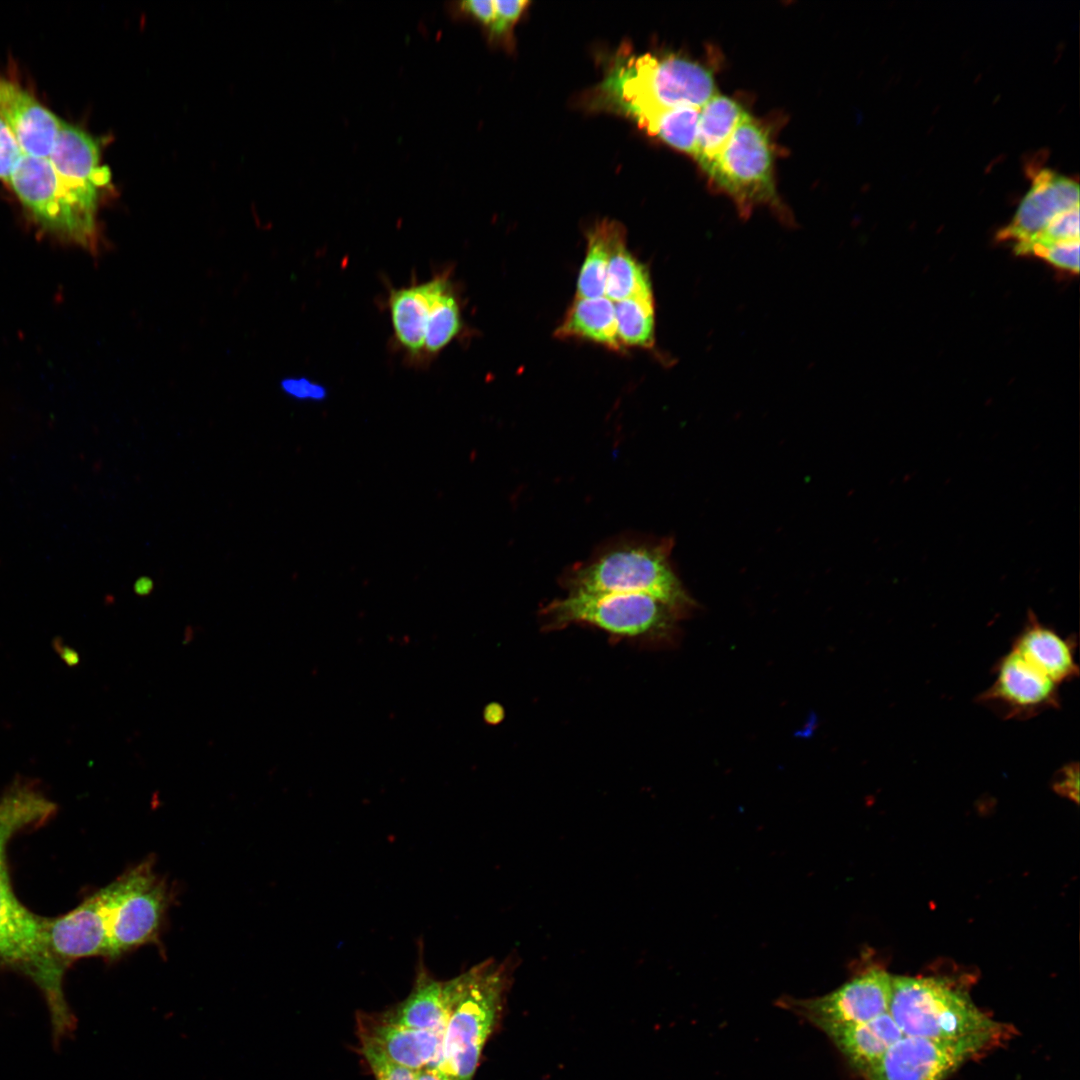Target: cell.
<instances>
[{
  "label": "cell",
  "mask_w": 1080,
  "mask_h": 1080,
  "mask_svg": "<svg viewBox=\"0 0 1080 1080\" xmlns=\"http://www.w3.org/2000/svg\"><path fill=\"white\" fill-rule=\"evenodd\" d=\"M56 809L39 786L26 778L15 779L0 796V966L29 976L43 990L52 1012L66 1008L65 970L49 951L46 918L27 909L14 893L7 848L15 835L45 823Z\"/></svg>",
  "instance_id": "cell-1"
},
{
  "label": "cell",
  "mask_w": 1080,
  "mask_h": 1080,
  "mask_svg": "<svg viewBox=\"0 0 1080 1080\" xmlns=\"http://www.w3.org/2000/svg\"><path fill=\"white\" fill-rule=\"evenodd\" d=\"M671 537L625 534L601 544L562 575L568 592L643 593L668 606L678 617L696 607L671 561Z\"/></svg>",
  "instance_id": "cell-2"
},
{
  "label": "cell",
  "mask_w": 1080,
  "mask_h": 1080,
  "mask_svg": "<svg viewBox=\"0 0 1080 1080\" xmlns=\"http://www.w3.org/2000/svg\"><path fill=\"white\" fill-rule=\"evenodd\" d=\"M713 76L690 60L651 54H617L590 96L593 108L629 114L639 109L701 108L716 95Z\"/></svg>",
  "instance_id": "cell-3"
},
{
  "label": "cell",
  "mask_w": 1080,
  "mask_h": 1080,
  "mask_svg": "<svg viewBox=\"0 0 1080 1080\" xmlns=\"http://www.w3.org/2000/svg\"><path fill=\"white\" fill-rule=\"evenodd\" d=\"M512 960L487 959L459 974L436 1068L446 1080H472L511 984Z\"/></svg>",
  "instance_id": "cell-4"
},
{
  "label": "cell",
  "mask_w": 1080,
  "mask_h": 1080,
  "mask_svg": "<svg viewBox=\"0 0 1080 1080\" xmlns=\"http://www.w3.org/2000/svg\"><path fill=\"white\" fill-rule=\"evenodd\" d=\"M888 1012L905 1036L958 1040L1000 1032L969 997L935 978L892 976Z\"/></svg>",
  "instance_id": "cell-5"
},
{
  "label": "cell",
  "mask_w": 1080,
  "mask_h": 1080,
  "mask_svg": "<svg viewBox=\"0 0 1080 1080\" xmlns=\"http://www.w3.org/2000/svg\"><path fill=\"white\" fill-rule=\"evenodd\" d=\"M105 914L109 959L159 942L170 903L168 887L150 860L97 891Z\"/></svg>",
  "instance_id": "cell-6"
},
{
  "label": "cell",
  "mask_w": 1080,
  "mask_h": 1080,
  "mask_svg": "<svg viewBox=\"0 0 1080 1080\" xmlns=\"http://www.w3.org/2000/svg\"><path fill=\"white\" fill-rule=\"evenodd\" d=\"M545 624L561 628L587 624L622 637H663L678 616L664 603L643 593L574 591L542 610Z\"/></svg>",
  "instance_id": "cell-7"
},
{
  "label": "cell",
  "mask_w": 1080,
  "mask_h": 1080,
  "mask_svg": "<svg viewBox=\"0 0 1080 1080\" xmlns=\"http://www.w3.org/2000/svg\"><path fill=\"white\" fill-rule=\"evenodd\" d=\"M8 185L44 228L84 247H95L99 205L66 184L48 158L23 154Z\"/></svg>",
  "instance_id": "cell-8"
},
{
  "label": "cell",
  "mask_w": 1080,
  "mask_h": 1080,
  "mask_svg": "<svg viewBox=\"0 0 1080 1080\" xmlns=\"http://www.w3.org/2000/svg\"><path fill=\"white\" fill-rule=\"evenodd\" d=\"M746 218L763 205L786 218L777 196L773 155L766 130L748 113L725 147L704 170Z\"/></svg>",
  "instance_id": "cell-9"
},
{
  "label": "cell",
  "mask_w": 1080,
  "mask_h": 1080,
  "mask_svg": "<svg viewBox=\"0 0 1080 1080\" xmlns=\"http://www.w3.org/2000/svg\"><path fill=\"white\" fill-rule=\"evenodd\" d=\"M995 1036L932 1040L904 1035L863 1074L867 1080H944Z\"/></svg>",
  "instance_id": "cell-10"
},
{
  "label": "cell",
  "mask_w": 1080,
  "mask_h": 1080,
  "mask_svg": "<svg viewBox=\"0 0 1080 1080\" xmlns=\"http://www.w3.org/2000/svg\"><path fill=\"white\" fill-rule=\"evenodd\" d=\"M892 976L879 968L854 976L838 989L814 998H785L787 1008L823 1032L865 1023L889 1011Z\"/></svg>",
  "instance_id": "cell-11"
},
{
  "label": "cell",
  "mask_w": 1080,
  "mask_h": 1080,
  "mask_svg": "<svg viewBox=\"0 0 1080 1080\" xmlns=\"http://www.w3.org/2000/svg\"><path fill=\"white\" fill-rule=\"evenodd\" d=\"M992 685L979 701L1006 718L1026 719L1058 704V684L1013 648L996 666Z\"/></svg>",
  "instance_id": "cell-12"
},
{
  "label": "cell",
  "mask_w": 1080,
  "mask_h": 1080,
  "mask_svg": "<svg viewBox=\"0 0 1080 1080\" xmlns=\"http://www.w3.org/2000/svg\"><path fill=\"white\" fill-rule=\"evenodd\" d=\"M1079 206V186L1050 169L1040 170L1008 225L998 231L999 241L1025 243L1037 237L1059 214Z\"/></svg>",
  "instance_id": "cell-13"
},
{
  "label": "cell",
  "mask_w": 1080,
  "mask_h": 1080,
  "mask_svg": "<svg viewBox=\"0 0 1080 1080\" xmlns=\"http://www.w3.org/2000/svg\"><path fill=\"white\" fill-rule=\"evenodd\" d=\"M49 951L65 970L85 957H109L105 915L98 893L87 897L72 911L45 920Z\"/></svg>",
  "instance_id": "cell-14"
},
{
  "label": "cell",
  "mask_w": 1080,
  "mask_h": 1080,
  "mask_svg": "<svg viewBox=\"0 0 1080 1080\" xmlns=\"http://www.w3.org/2000/svg\"><path fill=\"white\" fill-rule=\"evenodd\" d=\"M58 176L82 197L99 205L111 174L101 165L100 149L87 132L61 120L48 157Z\"/></svg>",
  "instance_id": "cell-15"
},
{
  "label": "cell",
  "mask_w": 1080,
  "mask_h": 1080,
  "mask_svg": "<svg viewBox=\"0 0 1080 1080\" xmlns=\"http://www.w3.org/2000/svg\"><path fill=\"white\" fill-rule=\"evenodd\" d=\"M357 1031L361 1044L413 1071L436 1067L440 1060L442 1033L405 1027L368 1013L357 1016Z\"/></svg>",
  "instance_id": "cell-16"
},
{
  "label": "cell",
  "mask_w": 1080,
  "mask_h": 1080,
  "mask_svg": "<svg viewBox=\"0 0 1080 1080\" xmlns=\"http://www.w3.org/2000/svg\"><path fill=\"white\" fill-rule=\"evenodd\" d=\"M0 118L24 154L48 158L61 119L16 82L0 76Z\"/></svg>",
  "instance_id": "cell-17"
},
{
  "label": "cell",
  "mask_w": 1080,
  "mask_h": 1080,
  "mask_svg": "<svg viewBox=\"0 0 1080 1080\" xmlns=\"http://www.w3.org/2000/svg\"><path fill=\"white\" fill-rule=\"evenodd\" d=\"M419 952L412 990L404 1000L379 1016L394 1024L443 1034L457 999L459 976L446 981L434 978L425 966L423 951Z\"/></svg>",
  "instance_id": "cell-18"
},
{
  "label": "cell",
  "mask_w": 1080,
  "mask_h": 1080,
  "mask_svg": "<svg viewBox=\"0 0 1080 1080\" xmlns=\"http://www.w3.org/2000/svg\"><path fill=\"white\" fill-rule=\"evenodd\" d=\"M1012 648L1058 685L1078 675L1072 641L1041 624L1033 614Z\"/></svg>",
  "instance_id": "cell-19"
},
{
  "label": "cell",
  "mask_w": 1080,
  "mask_h": 1080,
  "mask_svg": "<svg viewBox=\"0 0 1080 1080\" xmlns=\"http://www.w3.org/2000/svg\"><path fill=\"white\" fill-rule=\"evenodd\" d=\"M859 1071L872 1066L895 1041L904 1036L889 1012L865 1023L824 1031Z\"/></svg>",
  "instance_id": "cell-20"
},
{
  "label": "cell",
  "mask_w": 1080,
  "mask_h": 1080,
  "mask_svg": "<svg viewBox=\"0 0 1080 1080\" xmlns=\"http://www.w3.org/2000/svg\"><path fill=\"white\" fill-rule=\"evenodd\" d=\"M746 114L739 103L718 93L700 108L694 158L704 170L719 155Z\"/></svg>",
  "instance_id": "cell-21"
},
{
  "label": "cell",
  "mask_w": 1080,
  "mask_h": 1080,
  "mask_svg": "<svg viewBox=\"0 0 1080 1080\" xmlns=\"http://www.w3.org/2000/svg\"><path fill=\"white\" fill-rule=\"evenodd\" d=\"M556 336L578 337L620 350L614 303L606 296L576 298L555 332Z\"/></svg>",
  "instance_id": "cell-22"
},
{
  "label": "cell",
  "mask_w": 1080,
  "mask_h": 1080,
  "mask_svg": "<svg viewBox=\"0 0 1080 1080\" xmlns=\"http://www.w3.org/2000/svg\"><path fill=\"white\" fill-rule=\"evenodd\" d=\"M428 281L391 289L388 305L395 337L411 357L424 353V333L429 309Z\"/></svg>",
  "instance_id": "cell-23"
},
{
  "label": "cell",
  "mask_w": 1080,
  "mask_h": 1080,
  "mask_svg": "<svg viewBox=\"0 0 1080 1080\" xmlns=\"http://www.w3.org/2000/svg\"><path fill=\"white\" fill-rule=\"evenodd\" d=\"M700 108L681 106L663 109H639L627 116L648 134L694 157Z\"/></svg>",
  "instance_id": "cell-24"
},
{
  "label": "cell",
  "mask_w": 1080,
  "mask_h": 1080,
  "mask_svg": "<svg viewBox=\"0 0 1080 1080\" xmlns=\"http://www.w3.org/2000/svg\"><path fill=\"white\" fill-rule=\"evenodd\" d=\"M624 238L622 225L615 221L603 220L589 231L586 256L577 280L576 298L604 296L606 270L611 253Z\"/></svg>",
  "instance_id": "cell-25"
},
{
  "label": "cell",
  "mask_w": 1080,
  "mask_h": 1080,
  "mask_svg": "<svg viewBox=\"0 0 1080 1080\" xmlns=\"http://www.w3.org/2000/svg\"><path fill=\"white\" fill-rule=\"evenodd\" d=\"M429 309L424 333V352L434 355L446 347L462 327L459 303L447 275L428 281Z\"/></svg>",
  "instance_id": "cell-26"
},
{
  "label": "cell",
  "mask_w": 1080,
  "mask_h": 1080,
  "mask_svg": "<svg viewBox=\"0 0 1080 1080\" xmlns=\"http://www.w3.org/2000/svg\"><path fill=\"white\" fill-rule=\"evenodd\" d=\"M653 295L647 268L626 248L625 238L611 253L606 270L604 296L618 302L635 296Z\"/></svg>",
  "instance_id": "cell-27"
},
{
  "label": "cell",
  "mask_w": 1080,
  "mask_h": 1080,
  "mask_svg": "<svg viewBox=\"0 0 1080 1080\" xmlns=\"http://www.w3.org/2000/svg\"><path fill=\"white\" fill-rule=\"evenodd\" d=\"M617 338L622 345L651 348L655 343L653 295L635 296L614 304Z\"/></svg>",
  "instance_id": "cell-28"
},
{
  "label": "cell",
  "mask_w": 1080,
  "mask_h": 1080,
  "mask_svg": "<svg viewBox=\"0 0 1080 1080\" xmlns=\"http://www.w3.org/2000/svg\"><path fill=\"white\" fill-rule=\"evenodd\" d=\"M1074 239H1079V206L1059 214L1037 237L1031 241L1013 245V250L1015 254L1020 255L1030 246H1046Z\"/></svg>",
  "instance_id": "cell-29"
},
{
  "label": "cell",
  "mask_w": 1080,
  "mask_h": 1080,
  "mask_svg": "<svg viewBox=\"0 0 1080 1080\" xmlns=\"http://www.w3.org/2000/svg\"><path fill=\"white\" fill-rule=\"evenodd\" d=\"M1020 255H1034L1062 270L1074 273L1079 271V239L1061 241L1046 246H1030L1024 249Z\"/></svg>",
  "instance_id": "cell-30"
},
{
  "label": "cell",
  "mask_w": 1080,
  "mask_h": 1080,
  "mask_svg": "<svg viewBox=\"0 0 1080 1080\" xmlns=\"http://www.w3.org/2000/svg\"><path fill=\"white\" fill-rule=\"evenodd\" d=\"M361 1052L375 1080H414L416 1071L391 1061L377 1049L361 1044Z\"/></svg>",
  "instance_id": "cell-31"
},
{
  "label": "cell",
  "mask_w": 1080,
  "mask_h": 1080,
  "mask_svg": "<svg viewBox=\"0 0 1080 1080\" xmlns=\"http://www.w3.org/2000/svg\"><path fill=\"white\" fill-rule=\"evenodd\" d=\"M493 4L494 20L489 30L492 35L499 37L510 32L529 2L526 0H493Z\"/></svg>",
  "instance_id": "cell-32"
},
{
  "label": "cell",
  "mask_w": 1080,
  "mask_h": 1080,
  "mask_svg": "<svg viewBox=\"0 0 1080 1080\" xmlns=\"http://www.w3.org/2000/svg\"><path fill=\"white\" fill-rule=\"evenodd\" d=\"M16 138L6 123L0 118V180L4 183L9 179L23 155Z\"/></svg>",
  "instance_id": "cell-33"
},
{
  "label": "cell",
  "mask_w": 1080,
  "mask_h": 1080,
  "mask_svg": "<svg viewBox=\"0 0 1080 1080\" xmlns=\"http://www.w3.org/2000/svg\"><path fill=\"white\" fill-rule=\"evenodd\" d=\"M282 390L296 400L320 402L327 398L325 386L305 377L286 378L281 382Z\"/></svg>",
  "instance_id": "cell-34"
},
{
  "label": "cell",
  "mask_w": 1080,
  "mask_h": 1080,
  "mask_svg": "<svg viewBox=\"0 0 1080 1080\" xmlns=\"http://www.w3.org/2000/svg\"><path fill=\"white\" fill-rule=\"evenodd\" d=\"M460 9L472 16L488 28L494 20V4L492 0H468L460 3Z\"/></svg>",
  "instance_id": "cell-35"
},
{
  "label": "cell",
  "mask_w": 1080,
  "mask_h": 1080,
  "mask_svg": "<svg viewBox=\"0 0 1080 1080\" xmlns=\"http://www.w3.org/2000/svg\"><path fill=\"white\" fill-rule=\"evenodd\" d=\"M1062 773L1063 774L1061 775L1059 781H1057V783H1056L1057 790L1059 792H1064L1066 795H1069L1070 797H1072V791L1073 790H1074V792L1076 794H1078L1077 793V791H1078V768H1077V766L1075 768H1073L1072 765L1067 766V767H1065L1063 769Z\"/></svg>",
  "instance_id": "cell-36"
},
{
  "label": "cell",
  "mask_w": 1080,
  "mask_h": 1080,
  "mask_svg": "<svg viewBox=\"0 0 1080 1080\" xmlns=\"http://www.w3.org/2000/svg\"><path fill=\"white\" fill-rule=\"evenodd\" d=\"M52 647L58 654L60 659L69 667L77 666L80 663L79 653L71 646L64 643L60 637H55L52 641Z\"/></svg>",
  "instance_id": "cell-37"
},
{
  "label": "cell",
  "mask_w": 1080,
  "mask_h": 1080,
  "mask_svg": "<svg viewBox=\"0 0 1080 1080\" xmlns=\"http://www.w3.org/2000/svg\"><path fill=\"white\" fill-rule=\"evenodd\" d=\"M153 588V580L148 576L138 578L133 585V590L138 596L149 595L153 591Z\"/></svg>",
  "instance_id": "cell-38"
},
{
  "label": "cell",
  "mask_w": 1080,
  "mask_h": 1080,
  "mask_svg": "<svg viewBox=\"0 0 1080 1080\" xmlns=\"http://www.w3.org/2000/svg\"><path fill=\"white\" fill-rule=\"evenodd\" d=\"M414 1080H446V1078L434 1067H427L415 1072Z\"/></svg>",
  "instance_id": "cell-39"
}]
</instances>
